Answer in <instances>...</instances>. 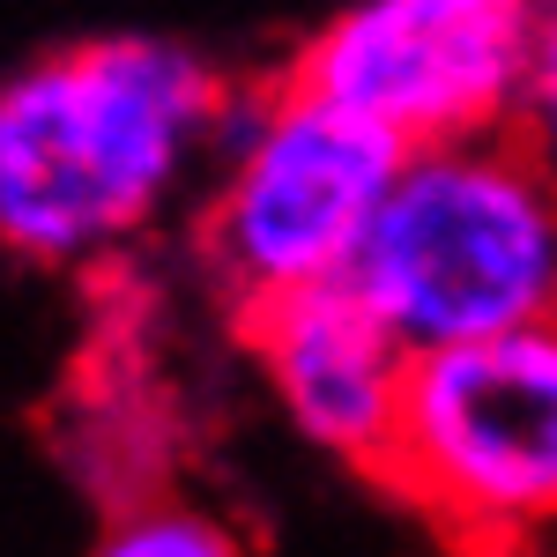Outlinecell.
<instances>
[{
  "mask_svg": "<svg viewBox=\"0 0 557 557\" xmlns=\"http://www.w3.org/2000/svg\"><path fill=\"white\" fill-rule=\"evenodd\" d=\"M231 89L178 38L52 45L0 75V246L30 268L120 253L215 157Z\"/></svg>",
  "mask_w": 557,
  "mask_h": 557,
  "instance_id": "cell-1",
  "label": "cell"
},
{
  "mask_svg": "<svg viewBox=\"0 0 557 557\" xmlns=\"http://www.w3.org/2000/svg\"><path fill=\"white\" fill-rule=\"evenodd\" d=\"M349 283L409 349L557 320V164L520 127L417 141Z\"/></svg>",
  "mask_w": 557,
  "mask_h": 557,
  "instance_id": "cell-2",
  "label": "cell"
},
{
  "mask_svg": "<svg viewBox=\"0 0 557 557\" xmlns=\"http://www.w3.org/2000/svg\"><path fill=\"white\" fill-rule=\"evenodd\" d=\"M401 157L409 141L275 67L260 89L223 104L201 260L238 305L349 275Z\"/></svg>",
  "mask_w": 557,
  "mask_h": 557,
  "instance_id": "cell-3",
  "label": "cell"
},
{
  "mask_svg": "<svg viewBox=\"0 0 557 557\" xmlns=\"http://www.w3.org/2000/svg\"><path fill=\"white\" fill-rule=\"evenodd\" d=\"M380 483L469 543L557 528V320L417 349Z\"/></svg>",
  "mask_w": 557,
  "mask_h": 557,
  "instance_id": "cell-4",
  "label": "cell"
},
{
  "mask_svg": "<svg viewBox=\"0 0 557 557\" xmlns=\"http://www.w3.org/2000/svg\"><path fill=\"white\" fill-rule=\"evenodd\" d=\"M543 0H349L283 60V75L394 141H461L520 120Z\"/></svg>",
  "mask_w": 557,
  "mask_h": 557,
  "instance_id": "cell-5",
  "label": "cell"
},
{
  "mask_svg": "<svg viewBox=\"0 0 557 557\" xmlns=\"http://www.w3.org/2000/svg\"><path fill=\"white\" fill-rule=\"evenodd\" d=\"M238 320L283 417L320 454L380 475L394 417H401V386H409V357H417L386 327L380 305L349 275H327V283H298V290L238 305Z\"/></svg>",
  "mask_w": 557,
  "mask_h": 557,
  "instance_id": "cell-6",
  "label": "cell"
},
{
  "mask_svg": "<svg viewBox=\"0 0 557 557\" xmlns=\"http://www.w3.org/2000/svg\"><path fill=\"white\" fill-rule=\"evenodd\" d=\"M104 550L112 557H231L238 535L215 528V513L186 506V498H149V506H127L120 528H104Z\"/></svg>",
  "mask_w": 557,
  "mask_h": 557,
  "instance_id": "cell-7",
  "label": "cell"
},
{
  "mask_svg": "<svg viewBox=\"0 0 557 557\" xmlns=\"http://www.w3.org/2000/svg\"><path fill=\"white\" fill-rule=\"evenodd\" d=\"M543 157L557 164V0L535 8V52H528V97H520V120H513Z\"/></svg>",
  "mask_w": 557,
  "mask_h": 557,
  "instance_id": "cell-8",
  "label": "cell"
}]
</instances>
